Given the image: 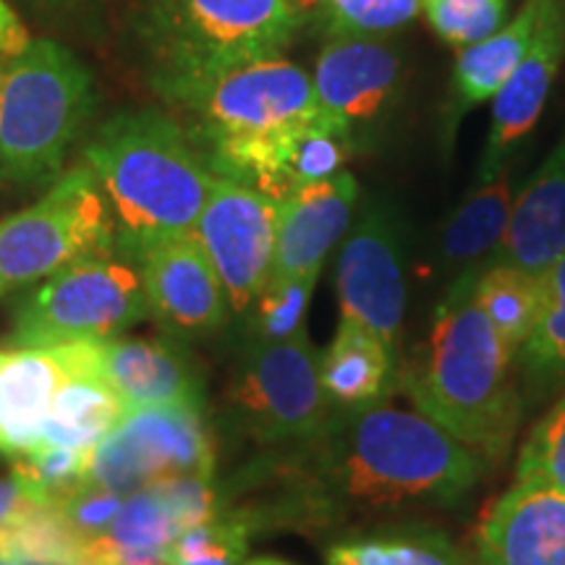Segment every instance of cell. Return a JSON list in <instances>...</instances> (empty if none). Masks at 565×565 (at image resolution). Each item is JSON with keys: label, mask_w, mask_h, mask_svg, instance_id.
Returning <instances> with one entry per match:
<instances>
[{"label": "cell", "mask_w": 565, "mask_h": 565, "mask_svg": "<svg viewBox=\"0 0 565 565\" xmlns=\"http://www.w3.org/2000/svg\"><path fill=\"white\" fill-rule=\"evenodd\" d=\"M21 3L42 13H71L89 9V6L103 3V0H21Z\"/></svg>", "instance_id": "obj_38"}, {"label": "cell", "mask_w": 565, "mask_h": 565, "mask_svg": "<svg viewBox=\"0 0 565 565\" xmlns=\"http://www.w3.org/2000/svg\"><path fill=\"white\" fill-rule=\"evenodd\" d=\"M254 515L223 511L175 536L168 565H242L249 550Z\"/></svg>", "instance_id": "obj_31"}, {"label": "cell", "mask_w": 565, "mask_h": 565, "mask_svg": "<svg viewBox=\"0 0 565 565\" xmlns=\"http://www.w3.org/2000/svg\"><path fill=\"white\" fill-rule=\"evenodd\" d=\"M404 79V51L391 34L383 38H335L324 42L315 66L317 105L351 129L370 126L398 100Z\"/></svg>", "instance_id": "obj_14"}, {"label": "cell", "mask_w": 565, "mask_h": 565, "mask_svg": "<svg viewBox=\"0 0 565 565\" xmlns=\"http://www.w3.org/2000/svg\"><path fill=\"white\" fill-rule=\"evenodd\" d=\"M515 362L540 380L565 377V252L542 280V307Z\"/></svg>", "instance_id": "obj_29"}, {"label": "cell", "mask_w": 565, "mask_h": 565, "mask_svg": "<svg viewBox=\"0 0 565 565\" xmlns=\"http://www.w3.org/2000/svg\"><path fill=\"white\" fill-rule=\"evenodd\" d=\"M482 565H565V492L513 482L477 532Z\"/></svg>", "instance_id": "obj_19"}, {"label": "cell", "mask_w": 565, "mask_h": 565, "mask_svg": "<svg viewBox=\"0 0 565 565\" xmlns=\"http://www.w3.org/2000/svg\"><path fill=\"white\" fill-rule=\"evenodd\" d=\"M47 503L53 500L19 466H11L9 475L0 477V547L34 511Z\"/></svg>", "instance_id": "obj_36"}, {"label": "cell", "mask_w": 565, "mask_h": 565, "mask_svg": "<svg viewBox=\"0 0 565 565\" xmlns=\"http://www.w3.org/2000/svg\"><path fill=\"white\" fill-rule=\"evenodd\" d=\"M542 280L508 265H484L475 280V301L500 335L505 351L515 353L532 335L542 307Z\"/></svg>", "instance_id": "obj_26"}, {"label": "cell", "mask_w": 565, "mask_h": 565, "mask_svg": "<svg viewBox=\"0 0 565 565\" xmlns=\"http://www.w3.org/2000/svg\"><path fill=\"white\" fill-rule=\"evenodd\" d=\"M477 275L450 280L427 343L398 374V387L416 412L484 461H498L513 443L521 401L511 380L513 356L475 301Z\"/></svg>", "instance_id": "obj_2"}, {"label": "cell", "mask_w": 565, "mask_h": 565, "mask_svg": "<svg viewBox=\"0 0 565 565\" xmlns=\"http://www.w3.org/2000/svg\"><path fill=\"white\" fill-rule=\"evenodd\" d=\"M181 519L158 487L124 498L113 524L103 534L82 540L71 565H168Z\"/></svg>", "instance_id": "obj_21"}, {"label": "cell", "mask_w": 565, "mask_h": 565, "mask_svg": "<svg viewBox=\"0 0 565 565\" xmlns=\"http://www.w3.org/2000/svg\"><path fill=\"white\" fill-rule=\"evenodd\" d=\"M244 565H291V563L280 561V557H254V561H246Z\"/></svg>", "instance_id": "obj_39"}, {"label": "cell", "mask_w": 565, "mask_h": 565, "mask_svg": "<svg viewBox=\"0 0 565 565\" xmlns=\"http://www.w3.org/2000/svg\"><path fill=\"white\" fill-rule=\"evenodd\" d=\"M422 0H317L312 21L328 40L335 38H383L412 21Z\"/></svg>", "instance_id": "obj_30"}, {"label": "cell", "mask_w": 565, "mask_h": 565, "mask_svg": "<svg viewBox=\"0 0 565 565\" xmlns=\"http://www.w3.org/2000/svg\"><path fill=\"white\" fill-rule=\"evenodd\" d=\"M515 200V166H508L492 181L479 183L454 210L440 231L437 257L445 273L482 270L503 242Z\"/></svg>", "instance_id": "obj_23"}, {"label": "cell", "mask_w": 565, "mask_h": 565, "mask_svg": "<svg viewBox=\"0 0 565 565\" xmlns=\"http://www.w3.org/2000/svg\"><path fill=\"white\" fill-rule=\"evenodd\" d=\"M168 108L179 110L215 179L259 189L273 200L282 147L320 113L312 76L286 58L233 68L183 92Z\"/></svg>", "instance_id": "obj_4"}, {"label": "cell", "mask_w": 565, "mask_h": 565, "mask_svg": "<svg viewBox=\"0 0 565 565\" xmlns=\"http://www.w3.org/2000/svg\"><path fill=\"white\" fill-rule=\"evenodd\" d=\"M215 437L202 408H131L92 448L84 482L131 494L175 477H215Z\"/></svg>", "instance_id": "obj_10"}, {"label": "cell", "mask_w": 565, "mask_h": 565, "mask_svg": "<svg viewBox=\"0 0 565 565\" xmlns=\"http://www.w3.org/2000/svg\"><path fill=\"white\" fill-rule=\"evenodd\" d=\"M124 498L126 494L105 490L100 484L82 482L71 492L55 498L53 505L58 508L61 519L66 521L71 534L82 542L89 540V536L103 534L113 524V519L121 511Z\"/></svg>", "instance_id": "obj_35"}, {"label": "cell", "mask_w": 565, "mask_h": 565, "mask_svg": "<svg viewBox=\"0 0 565 565\" xmlns=\"http://www.w3.org/2000/svg\"><path fill=\"white\" fill-rule=\"evenodd\" d=\"M0 565H17V563H6V561H0Z\"/></svg>", "instance_id": "obj_41"}, {"label": "cell", "mask_w": 565, "mask_h": 565, "mask_svg": "<svg viewBox=\"0 0 565 565\" xmlns=\"http://www.w3.org/2000/svg\"><path fill=\"white\" fill-rule=\"evenodd\" d=\"M194 233L215 265L231 315L246 320L273 278L278 200L259 189L215 179Z\"/></svg>", "instance_id": "obj_11"}, {"label": "cell", "mask_w": 565, "mask_h": 565, "mask_svg": "<svg viewBox=\"0 0 565 565\" xmlns=\"http://www.w3.org/2000/svg\"><path fill=\"white\" fill-rule=\"evenodd\" d=\"M320 385L333 408L387 404L398 391L395 351L362 324L341 320L320 353Z\"/></svg>", "instance_id": "obj_22"}, {"label": "cell", "mask_w": 565, "mask_h": 565, "mask_svg": "<svg viewBox=\"0 0 565 565\" xmlns=\"http://www.w3.org/2000/svg\"><path fill=\"white\" fill-rule=\"evenodd\" d=\"M422 9L437 38L461 53L503 30L511 0H422Z\"/></svg>", "instance_id": "obj_33"}, {"label": "cell", "mask_w": 565, "mask_h": 565, "mask_svg": "<svg viewBox=\"0 0 565 565\" xmlns=\"http://www.w3.org/2000/svg\"><path fill=\"white\" fill-rule=\"evenodd\" d=\"M359 181L349 171L309 183L278 200L273 278L320 275L324 257L351 228Z\"/></svg>", "instance_id": "obj_18"}, {"label": "cell", "mask_w": 565, "mask_h": 565, "mask_svg": "<svg viewBox=\"0 0 565 565\" xmlns=\"http://www.w3.org/2000/svg\"><path fill=\"white\" fill-rule=\"evenodd\" d=\"M110 249H116V221L100 181L82 162L38 202L0 221V299Z\"/></svg>", "instance_id": "obj_8"}, {"label": "cell", "mask_w": 565, "mask_h": 565, "mask_svg": "<svg viewBox=\"0 0 565 565\" xmlns=\"http://www.w3.org/2000/svg\"><path fill=\"white\" fill-rule=\"evenodd\" d=\"M353 147H356V137L351 129H345L341 121L320 108L312 121L303 124L282 147L275 200L341 173Z\"/></svg>", "instance_id": "obj_27"}, {"label": "cell", "mask_w": 565, "mask_h": 565, "mask_svg": "<svg viewBox=\"0 0 565 565\" xmlns=\"http://www.w3.org/2000/svg\"><path fill=\"white\" fill-rule=\"evenodd\" d=\"M150 317L137 259L110 249L76 259L38 286L26 288L11 309L9 345L47 349L100 343Z\"/></svg>", "instance_id": "obj_7"}, {"label": "cell", "mask_w": 565, "mask_h": 565, "mask_svg": "<svg viewBox=\"0 0 565 565\" xmlns=\"http://www.w3.org/2000/svg\"><path fill=\"white\" fill-rule=\"evenodd\" d=\"M124 414V401L103 380L97 343H92L79 370L71 374L55 395L40 445H61L92 454V448L121 422Z\"/></svg>", "instance_id": "obj_25"}, {"label": "cell", "mask_w": 565, "mask_h": 565, "mask_svg": "<svg viewBox=\"0 0 565 565\" xmlns=\"http://www.w3.org/2000/svg\"><path fill=\"white\" fill-rule=\"evenodd\" d=\"M565 252V134L515 192L505 236L487 265L545 278Z\"/></svg>", "instance_id": "obj_20"}, {"label": "cell", "mask_w": 565, "mask_h": 565, "mask_svg": "<svg viewBox=\"0 0 565 565\" xmlns=\"http://www.w3.org/2000/svg\"><path fill=\"white\" fill-rule=\"evenodd\" d=\"M303 21L296 0H145L134 45L162 103L238 66L282 58Z\"/></svg>", "instance_id": "obj_5"}, {"label": "cell", "mask_w": 565, "mask_h": 565, "mask_svg": "<svg viewBox=\"0 0 565 565\" xmlns=\"http://www.w3.org/2000/svg\"><path fill=\"white\" fill-rule=\"evenodd\" d=\"M320 275L307 278H270L254 301L249 320V343H282L307 330L309 301Z\"/></svg>", "instance_id": "obj_32"}, {"label": "cell", "mask_w": 565, "mask_h": 565, "mask_svg": "<svg viewBox=\"0 0 565 565\" xmlns=\"http://www.w3.org/2000/svg\"><path fill=\"white\" fill-rule=\"evenodd\" d=\"M515 482L565 492V395L529 433L515 463Z\"/></svg>", "instance_id": "obj_34"}, {"label": "cell", "mask_w": 565, "mask_h": 565, "mask_svg": "<svg viewBox=\"0 0 565 565\" xmlns=\"http://www.w3.org/2000/svg\"><path fill=\"white\" fill-rule=\"evenodd\" d=\"M296 3H299L301 11H309V9H312V6L317 3V0H296Z\"/></svg>", "instance_id": "obj_40"}, {"label": "cell", "mask_w": 565, "mask_h": 565, "mask_svg": "<svg viewBox=\"0 0 565 565\" xmlns=\"http://www.w3.org/2000/svg\"><path fill=\"white\" fill-rule=\"evenodd\" d=\"M89 345L0 349V456L21 461L38 448L55 395L87 359Z\"/></svg>", "instance_id": "obj_16"}, {"label": "cell", "mask_w": 565, "mask_h": 565, "mask_svg": "<svg viewBox=\"0 0 565 565\" xmlns=\"http://www.w3.org/2000/svg\"><path fill=\"white\" fill-rule=\"evenodd\" d=\"M565 55V0H540L534 40L511 79L494 95L487 147L479 162V183L492 181L511 160L515 147L540 121L557 68Z\"/></svg>", "instance_id": "obj_15"}, {"label": "cell", "mask_w": 565, "mask_h": 565, "mask_svg": "<svg viewBox=\"0 0 565 565\" xmlns=\"http://www.w3.org/2000/svg\"><path fill=\"white\" fill-rule=\"evenodd\" d=\"M341 320L356 322L395 351L406 312L404 242L391 204L372 200L338 254L335 270Z\"/></svg>", "instance_id": "obj_12"}, {"label": "cell", "mask_w": 565, "mask_h": 565, "mask_svg": "<svg viewBox=\"0 0 565 565\" xmlns=\"http://www.w3.org/2000/svg\"><path fill=\"white\" fill-rule=\"evenodd\" d=\"M103 380L124 401L126 412L150 406H207L204 374L194 353L171 335L110 338L97 343Z\"/></svg>", "instance_id": "obj_17"}, {"label": "cell", "mask_w": 565, "mask_h": 565, "mask_svg": "<svg viewBox=\"0 0 565 565\" xmlns=\"http://www.w3.org/2000/svg\"><path fill=\"white\" fill-rule=\"evenodd\" d=\"M536 19H540V0H526L503 30L458 53L454 79H450L454 121L477 105L494 100V95L511 79L515 66L524 61L534 40Z\"/></svg>", "instance_id": "obj_24"}, {"label": "cell", "mask_w": 565, "mask_h": 565, "mask_svg": "<svg viewBox=\"0 0 565 565\" xmlns=\"http://www.w3.org/2000/svg\"><path fill=\"white\" fill-rule=\"evenodd\" d=\"M291 503L307 521L448 508L475 490L484 458L419 412L335 408L294 454Z\"/></svg>", "instance_id": "obj_1"}, {"label": "cell", "mask_w": 565, "mask_h": 565, "mask_svg": "<svg viewBox=\"0 0 565 565\" xmlns=\"http://www.w3.org/2000/svg\"><path fill=\"white\" fill-rule=\"evenodd\" d=\"M324 565H463L443 532L427 526L383 529L335 542Z\"/></svg>", "instance_id": "obj_28"}, {"label": "cell", "mask_w": 565, "mask_h": 565, "mask_svg": "<svg viewBox=\"0 0 565 565\" xmlns=\"http://www.w3.org/2000/svg\"><path fill=\"white\" fill-rule=\"evenodd\" d=\"M32 38L26 32L24 21L17 17V11L11 9L6 0H0V58H11L26 51Z\"/></svg>", "instance_id": "obj_37"}, {"label": "cell", "mask_w": 565, "mask_h": 565, "mask_svg": "<svg viewBox=\"0 0 565 565\" xmlns=\"http://www.w3.org/2000/svg\"><path fill=\"white\" fill-rule=\"evenodd\" d=\"M82 152L110 204L116 246L131 259L154 238L194 231L215 186L183 124L160 108L113 113Z\"/></svg>", "instance_id": "obj_3"}, {"label": "cell", "mask_w": 565, "mask_h": 565, "mask_svg": "<svg viewBox=\"0 0 565 565\" xmlns=\"http://www.w3.org/2000/svg\"><path fill=\"white\" fill-rule=\"evenodd\" d=\"M147 309L162 335L192 343L228 322V299L194 231L160 236L137 254Z\"/></svg>", "instance_id": "obj_13"}, {"label": "cell", "mask_w": 565, "mask_h": 565, "mask_svg": "<svg viewBox=\"0 0 565 565\" xmlns=\"http://www.w3.org/2000/svg\"><path fill=\"white\" fill-rule=\"evenodd\" d=\"M97 103L95 76L61 42L32 40L0 58V186L51 189Z\"/></svg>", "instance_id": "obj_6"}, {"label": "cell", "mask_w": 565, "mask_h": 565, "mask_svg": "<svg viewBox=\"0 0 565 565\" xmlns=\"http://www.w3.org/2000/svg\"><path fill=\"white\" fill-rule=\"evenodd\" d=\"M231 416L259 445L307 443L335 408L320 385V351L303 330L282 343H249L231 377Z\"/></svg>", "instance_id": "obj_9"}]
</instances>
